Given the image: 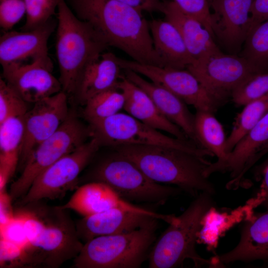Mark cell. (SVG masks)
<instances>
[{
    "label": "cell",
    "instance_id": "1",
    "mask_svg": "<svg viewBox=\"0 0 268 268\" xmlns=\"http://www.w3.org/2000/svg\"><path fill=\"white\" fill-rule=\"evenodd\" d=\"M77 17L89 23L109 46L138 63L164 67L142 13L117 0H71Z\"/></svg>",
    "mask_w": 268,
    "mask_h": 268
},
{
    "label": "cell",
    "instance_id": "2",
    "mask_svg": "<svg viewBox=\"0 0 268 268\" xmlns=\"http://www.w3.org/2000/svg\"><path fill=\"white\" fill-rule=\"evenodd\" d=\"M67 210L38 206L36 201L23 211L25 267L57 268L79 254L84 244Z\"/></svg>",
    "mask_w": 268,
    "mask_h": 268
},
{
    "label": "cell",
    "instance_id": "3",
    "mask_svg": "<svg viewBox=\"0 0 268 268\" xmlns=\"http://www.w3.org/2000/svg\"><path fill=\"white\" fill-rule=\"evenodd\" d=\"M114 148L158 183L175 185L193 196L203 192L213 195L215 192L205 174L211 163L205 157L160 145H124Z\"/></svg>",
    "mask_w": 268,
    "mask_h": 268
},
{
    "label": "cell",
    "instance_id": "4",
    "mask_svg": "<svg viewBox=\"0 0 268 268\" xmlns=\"http://www.w3.org/2000/svg\"><path fill=\"white\" fill-rule=\"evenodd\" d=\"M56 55L62 91L74 95L86 66L109 47L88 22L75 15L65 0H58Z\"/></svg>",
    "mask_w": 268,
    "mask_h": 268
},
{
    "label": "cell",
    "instance_id": "5",
    "mask_svg": "<svg viewBox=\"0 0 268 268\" xmlns=\"http://www.w3.org/2000/svg\"><path fill=\"white\" fill-rule=\"evenodd\" d=\"M211 194L203 192L161 236L148 255L149 268H172L191 260L195 266L210 264L197 252L195 244L202 222L212 206Z\"/></svg>",
    "mask_w": 268,
    "mask_h": 268
},
{
    "label": "cell",
    "instance_id": "6",
    "mask_svg": "<svg viewBox=\"0 0 268 268\" xmlns=\"http://www.w3.org/2000/svg\"><path fill=\"white\" fill-rule=\"evenodd\" d=\"M157 219L130 232L101 236L84 244L73 260L77 268H137L148 257Z\"/></svg>",
    "mask_w": 268,
    "mask_h": 268
},
{
    "label": "cell",
    "instance_id": "7",
    "mask_svg": "<svg viewBox=\"0 0 268 268\" xmlns=\"http://www.w3.org/2000/svg\"><path fill=\"white\" fill-rule=\"evenodd\" d=\"M90 137L101 146L124 145H160L187 151L201 157L213 156L209 150L191 140L181 139L163 134L128 113L119 112L94 123L89 124Z\"/></svg>",
    "mask_w": 268,
    "mask_h": 268
},
{
    "label": "cell",
    "instance_id": "8",
    "mask_svg": "<svg viewBox=\"0 0 268 268\" xmlns=\"http://www.w3.org/2000/svg\"><path fill=\"white\" fill-rule=\"evenodd\" d=\"M88 137H90L89 127H86L73 113H69L57 131L31 153L20 175L10 186L8 194L11 200L23 197L41 173L83 145Z\"/></svg>",
    "mask_w": 268,
    "mask_h": 268
},
{
    "label": "cell",
    "instance_id": "9",
    "mask_svg": "<svg viewBox=\"0 0 268 268\" xmlns=\"http://www.w3.org/2000/svg\"><path fill=\"white\" fill-rule=\"evenodd\" d=\"M91 180L107 184L127 201L161 204L181 190L153 181L133 161L116 151L95 167Z\"/></svg>",
    "mask_w": 268,
    "mask_h": 268
},
{
    "label": "cell",
    "instance_id": "10",
    "mask_svg": "<svg viewBox=\"0 0 268 268\" xmlns=\"http://www.w3.org/2000/svg\"><path fill=\"white\" fill-rule=\"evenodd\" d=\"M100 145L90 137L79 147L63 156L41 173L22 197L21 205L44 199L62 198L72 188L86 166L93 158Z\"/></svg>",
    "mask_w": 268,
    "mask_h": 268
},
{
    "label": "cell",
    "instance_id": "11",
    "mask_svg": "<svg viewBox=\"0 0 268 268\" xmlns=\"http://www.w3.org/2000/svg\"><path fill=\"white\" fill-rule=\"evenodd\" d=\"M122 69L133 70L167 88L196 110L214 113L222 104L215 99L198 78L187 69L143 64L117 57Z\"/></svg>",
    "mask_w": 268,
    "mask_h": 268
},
{
    "label": "cell",
    "instance_id": "12",
    "mask_svg": "<svg viewBox=\"0 0 268 268\" xmlns=\"http://www.w3.org/2000/svg\"><path fill=\"white\" fill-rule=\"evenodd\" d=\"M222 104L233 90L251 75L264 72L243 57L221 51L196 62L186 68Z\"/></svg>",
    "mask_w": 268,
    "mask_h": 268
},
{
    "label": "cell",
    "instance_id": "13",
    "mask_svg": "<svg viewBox=\"0 0 268 268\" xmlns=\"http://www.w3.org/2000/svg\"><path fill=\"white\" fill-rule=\"evenodd\" d=\"M63 91L35 103L23 116L24 132L19 162L25 164L32 151L60 128L69 114Z\"/></svg>",
    "mask_w": 268,
    "mask_h": 268
},
{
    "label": "cell",
    "instance_id": "14",
    "mask_svg": "<svg viewBox=\"0 0 268 268\" xmlns=\"http://www.w3.org/2000/svg\"><path fill=\"white\" fill-rule=\"evenodd\" d=\"M268 148V113L239 141L223 162L211 163L205 174L208 177L215 172H229L231 180L226 187L236 189L242 185L249 169L267 153Z\"/></svg>",
    "mask_w": 268,
    "mask_h": 268
},
{
    "label": "cell",
    "instance_id": "15",
    "mask_svg": "<svg viewBox=\"0 0 268 268\" xmlns=\"http://www.w3.org/2000/svg\"><path fill=\"white\" fill-rule=\"evenodd\" d=\"M2 68L5 81L27 103L34 104L62 90L59 79L52 74L53 65L49 56Z\"/></svg>",
    "mask_w": 268,
    "mask_h": 268
},
{
    "label": "cell",
    "instance_id": "16",
    "mask_svg": "<svg viewBox=\"0 0 268 268\" xmlns=\"http://www.w3.org/2000/svg\"><path fill=\"white\" fill-rule=\"evenodd\" d=\"M254 0H210L213 34L232 51L244 43L251 28Z\"/></svg>",
    "mask_w": 268,
    "mask_h": 268
},
{
    "label": "cell",
    "instance_id": "17",
    "mask_svg": "<svg viewBox=\"0 0 268 268\" xmlns=\"http://www.w3.org/2000/svg\"><path fill=\"white\" fill-rule=\"evenodd\" d=\"M71 209L83 216H89L112 208L148 214L163 220V214L143 208L129 202L121 197L111 187L99 181H91L76 190L69 201L60 206Z\"/></svg>",
    "mask_w": 268,
    "mask_h": 268
},
{
    "label": "cell",
    "instance_id": "18",
    "mask_svg": "<svg viewBox=\"0 0 268 268\" xmlns=\"http://www.w3.org/2000/svg\"><path fill=\"white\" fill-rule=\"evenodd\" d=\"M56 26L49 20L34 30L5 32L0 37V63L1 67L25 64L48 57V40Z\"/></svg>",
    "mask_w": 268,
    "mask_h": 268
},
{
    "label": "cell",
    "instance_id": "19",
    "mask_svg": "<svg viewBox=\"0 0 268 268\" xmlns=\"http://www.w3.org/2000/svg\"><path fill=\"white\" fill-rule=\"evenodd\" d=\"M154 219L157 218L146 214L112 208L83 216L76 227L79 238L85 243L99 236L130 232Z\"/></svg>",
    "mask_w": 268,
    "mask_h": 268
},
{
    "label": "cell",
    "instance_id": "20",
    "mask_svg": "<svg viewBox=\"0 0 268 268\" xmlns=\"http://www.w3.org/2000/svg\"><path fill=\"white\" fill-rule=\"evenodd\" d=\"M123 70L124 75L128 79L149 96L163 115L178 126L190 140L200 146L195 131V115L190 111L183 100L164 87L145 79L133 70L128 69Z\"/></svg>",
    "mask_w": 268,
    "mask_h": 268
},
{
    "label": "cell",
    "instance_id": "21",
    "mask_svg": "<svg viewBox=\"0 0 268 268\" xmlns=\"http://www.w3.org/2000/svg\"><path fill=\"white\" fill-rule=\"evenodd\" d=\"M159 11L180 32L193 59V64L221 51L214 41L213 35L203 25L184 13L173 1H161Z\"/></svg>",
    "mask_w": 268,
    "mask_h": 268
},
{
    "label": "cell",
    "instance_id": "22",
    "mask_svg": "<svg viewBox=\"0 0 268 268\" xmlns=\"http://www.w3.org/2000/svg\"><path fill=\"white\" fill-rule=\"evenodd\" d=\"M118 87L125 96L124 109L127 113L146 125L170 134L175 137L190 139L178 126L161 113L149 96L128 79L123 73Z\"/></svg>",
    "mask_w": 268,
    "mask_h": 268
},
{
    "label": "cell",
    "instance_id": "23",
    "mask_svg": "<svg viewBox=\"0 0 268 268\" xmlns=\"http://www.w3.org/2000/svg\"><path fill=\"white\" fill-rule=\"evenodd\" d=\"M122 70L114 54L102 53L84 69L73 95L77 102L84 105L94 96L118 87Z\"/></svg>",
    "mask_w": 268,
    "mask_h": 268
},
{
    "label": "cell",
    "instance_id": "24",
    "mask_svg": "<svg viewBox=\"0 0 268 268\" xmlns=\"http://www.w3.org/2000/svg\"><path fill=\"white\" fill-rule=\"evenodd\" d=\"M217 259L222 264L268 261V209L255 214L247 221L243 227L238 245Z\"/></svg>",
    "mask_w": 268,
    "mask_h": 268
},
{
    "label": "cell",
    "instance_id": "25",
    "mask_svg": "<svg viewBox=\"0 0 268 268\" xmlns=\"http://www.w3.org/2000/svg\"><path fill=\"white\" fill-rule=\"evenodd\" d=\"M149 22L154 49L164 67L185 69L194 63L183 39L176 26L164 19Z\"/></svg>",
    "mask_w": 268,
    "mask_h": 268
},
{
    "label": "cell",
    "instance_id": "26",
    "mask_svg": "<svg viewBox=\"0 0 268 268\" xmlns=\"http://www.w3.org/2000/svg\"><path fill=\"white\" fill-rule=\"evenodd\" d=\"M24 132L23 116L8 119L0 124V181L7 183L20 159Z\"/></svg>",
    "mask_w": 268,
    "mask_h": 268
},
{
    "label": "cell",
    "instance_id": "27",
    "mask_svg": "<svg viewBox=\"0 0 268 268\" xmlns=\"http://www.w3.org/2000/svg\"><path fill=\"white\" fill-rule=\"evenodd\" d=\"M195 131L199 145L210 151L217 158L214 164H220L226 158V139L222 125L213 113L196 110Z\"/></svg>",
    "mask_w": 268,
    "mask_h": 268
},
{
    "label": "cell",
    "instance_id": "28",
    "mask_svg": "<svg viewBox=\"0 0 268 268\" xmlns=\"http://www.w3.org/2000/svg\"><path fill=\"white\" fill-rule=\"evenodd\" d=\"M236 117L232 130L226 139L228 154L239 141L268 113V94L244 105Z\"/></svg>",
    "mask_w": 268,
    "mask_h": 268
},
{
    "label": "cell",
    "instance_id": "29",
    "mask_svg": "<svg viewBox=\"0 0 268 268\" xmlns=\"http://www.w3.org/2000/svg\"><path fill=\"white\" fill-rule=\"evenodd\" d=\"M125 102L124 93L118 87L112 88L89 99L84 105L83 115L89 124L94 123L120 112Z\"/></svg>",
    "mask_w": 268,
    "mask_h": 268
},
{
    "label": "cell",
    "instance_id": "30",
    "mask_svg": "<svg viewBox=\"0 0 268 268\" xmlns=\"http://www.w3.org/2000/svg\"><path fill=\"white\" fill-rule=\"evenodd\" d=\"M244 43L243 57L264 71L268 61V19L251 29Z\"/></svg>",
    "mask_w": 268,
    "mask_h": 268
},
{
    "label": "cell",
    "instance_id": "31",
    "mask_svg": "<svg viewBox=\"0 0 268 268\" xmlns=\"http://www.w3.org/2000/svg\"><path fill=\"white\" fill-rule=\"evenodd\" d=\"M268 94V72L253 74L232 92L230 97L237 105H245Z\"/></svg>",
    "mask_w": 268,
    "mask_h": 268
},
{
    "label": "cell",
    "instance_id": "32",
    "mask_svg": "<svg viewBox=\"0 0 268 268\" xmlns=\"http://www.w3.org/2000/svg\"><path fill=\"white\" fill-rule=\"evenodd\" d=\"M26 18L22 31L34 30L51 19L58 7V0H25Z\"/></svg>",
    "mask_w": 268,
    "mask_h": 268
},
{
    "label": "cell",
    "instance_id": "33",
    "mask_svg": "<svg viewBox=\"0 0 268 268\" xmlns=\"http://www.w3.org/2000/svg\"><path fill=\"white\" fill-rule=\"evenodd\" d=\"M27 102L9 85L0 78V124L14 117L23 116L28 111Z\"/></svg>",
    "mask_w": 268,
    "mask_h": 268
},
{
    "label": "cell",
    "instance_id": "34",
    "mask_svg": "<svg viewBox=\"0 0 268 268\" xmlns=\"http://www.w3.org/2000/svg\"><path fill=\"white\" fill-rule=\"evenodd\" d=\"M185 14L200 21L211 33V13L208 0H172Z\"/></svg>",
    "mask_w": 268,
    "mask_h": 268
},
{
    "label": "cell",
    "instance_id": "35",
    "mask_svg": "<svg viewBox=\"0 0 268 268\" xmlns=\"http://www.w3.org/2000/svg\"><path fill=\"white\" fill-rule=\"evenodd\" d=\"M26 14L25 0H0V26L9 30Z\"/></svg>",
    "mask_w": 268,
    "mask_h": 268
},
{
    "label": "cell",
    "instance_id": "36",
    "mask_svg": "<svg viewBox=\"0 0 268 268\" xmlns=\"http://www.w3.org/2000/svg\"><path fill=\"white\" fill-rule=\"evenodd\" d=\"M0 242V268L25 267L23 247L4 238Z\"/></svg>",
    "mask_w": 268,
    "mask_h": 268
},
{
    "label": "cell",
    "instance_id": "37",
    "mask_svg": "<svg viewBox=\"0 0 268 268\" xmlns=\"http://www.w3.org/2000/svg\"><path fill=\"white\" fill-rule=\"evenodd\" d=\"M256 179L261 181L260 191L258 195L260 205L268 209V157L256 169Z\"/></svg>",
    "mask_w": 268,
    "mask_h": 268
},
{
    "label": "cell",
    "instance_id": "38",
    "mask_svg": "<svg viewBox=\"0 0 268 268\" xmlns=\"http://www.w3.org/2000/svg\"><path fill=\"white\" fill-rule=\"evenodd\" d=\"M251 29L256 24L268 19V0H254L251 6Z\"/></svg>",
    "mask_w": 268,
    "mask_h": 268
},
{
    "label": "cell",
    "instance_id": "39",
    "mask_svg": "<svg viewBox=\"0 0 268 268\" xmlns=\"http://www.w3.org/2000/svg\"><path fill=\"white\" fill-rule=\"evenodd\" d=\"M11 199L5 192L0 193V229L4 227L15 218V214L11 209Z\"/></svg>",
    "mask_w": 268,
    "mask_h": 268
},
{
    "label": "cell",
    "instance_id": "40",
    "mask_svg": "<svg viewBox=\"0 0 268 268\" xmlns=\"http://www.w3.org/2000/svg\"><path fill=\"white\" fill-rule=\"evenodd\" d=\"M142 13L143 11H159L161 1L160 0H117Z\"/></svg>",
    "mask_w": 268,
    "mask_h": 268
},
{
    "label": "cell",
    "instance_id": "41",
    "mask_svg": "<svg viewBox=\"0 0 268 268\" xmlns=\"http://www.w3.org/2000/svg\"><path fill=\"white\" fill-rule=\"evenodd\" d=\"M268 149H267V153H268Z\"/></svg>",
    "mask_w": 268,
    "mask_h": 268
},
{
    "label": "cell",
    "instance_id": "42",
    "mask_svg": "<svg viewBox=\"0 0 268 268\" xmlns=\"http://www.w3.org/2000/svg\"><path fill=\"white\" fill-rule=\"evenodd\" d=\"M208 1H210V0H208Z\"/></svg>",
    "mask_w": 268,
    "mask_h": 268
}]
</instances>
